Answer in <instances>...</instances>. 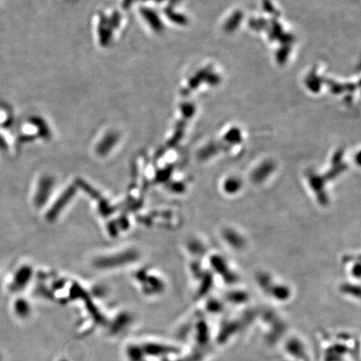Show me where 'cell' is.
<instances>
[{
    "instance_id": "obj_1",
    "label": "cell",
    "mask_w": 361,
    "mask_h": 361,
    "mask_svg": "<svg viewBox=\"0 0 361 361\" xmlns=\"http://www.w3.org/2000/svg\"><path fill=\"white\" fill-rule=\"evenodd\" d=\"M240 187H241V182L239 180L236 178L227 180L224 184L225 191L228 193L237 192L240 189Z\"/></svg>"
}]
</instances>
